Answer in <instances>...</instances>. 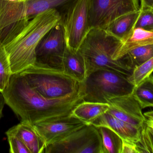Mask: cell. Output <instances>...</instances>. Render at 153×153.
Returning a JSON list of instances; mask_svg holds the SVG:
<instances>
[{"instance_id": "1", "label": "cell", "mask_w": 153, "mask_h": 153, "mask_svg": "<svg viewBox=\"0 0 153 153\" xmlns=\"http://www.w3.org/2000/svg\"><path fill=\"white\" fill-rule=\"evenodd\" d=\"M7 104L21 122L38 123L62 119L72 116L75 107L84 101L83 83L75 92L57 99H47L32 89L20 73L13 74L2 92Z\"/></svg>"}, {"instance_id": "2", "label": "cell", "mask_w": 153, "mask_h": 153, "mask_svg": "<svg viewBox=\"0 0 153 153\" xmlns=\"http://www.w3.org/2000/svg\"><path fill=\"white\" fill-rule=\"evenodd\" d=\"M61 19L59 11L52 9L30 20L15 22L0 31V43L8 55L12 74L20 73L35 64L39 43Z\"/></svg>"}, {"instance_id": "3", "label": "cell", "mask_w": 153, "mask_h": 153, "mask_svg": "<svg viewBox=\"0 0 153 153\" xmlns=\"http://www.w3.org/2000/svg\"><path fill=\"white\" fill-rule=\"evenodd\" d=\"M122 44V40L105 30L98 28L90 29L77 50L84 61L86 77L93 72L101 69L130 76L133 69L123 59H113Z\"/></svg>"}, {"instance_id": "4", "label": "cell", "mask_w": 153, "mask_h": 153, "mask_svg": "<svg viewBox=\"0 0 153 153\" xmlns=\"http://www.w3.org/2000/svg\"><path fill=\"white\" fill-rule=\"evenodd\" d=\"M20 74L32 89L47 99L62 98L77 91L83 83L63 70L36 64Z\"/></svg>"}, {"instance_id": "5", "label": "cell", "mask_w": 153, "mask_h": 153, "mask_svg": "<svg viewBox=\"0 0 153 153\" xmlns=\"http://www.w3.org/2000/svg\"><path fill=\"white\" fill-rule=\"evenodd\" d=\"M128 77L110 70L93 72L83 82L84 101L108 103L111 99L131 94L135 86Z\"/></svg>"}, {"instance_id": "6", "label": "cell", "mask_w": 153, "mask_h": 153, "mask_svg": "<svg viewBox=\"0 0 153 153\" xmlns=\"http://www.w3.org/2000/svg\"><path fill=\"white\" fill-rule=\"evenodd\" d=\"M45 153H103L98 128L85 125L46 147Z\"/></svg>"}, {"instance_id": "7", "label": "cell", "mask_w": 153, "mask_h": 153, "mask_svg": "<svg viewBox=\"0 0 153 153\" xmlns=\"http://www.w3.org/2000/svg\"><path fill=\"white\" fill-rule=\"evenodd\" d=\"M89 0H73L68 5L61 22L64 29L67 46L78 50L90 31Z\"/></svg>"}, {"instance_id": "8", "label": "cell", "mask_w": 153, "mask_h": 153, "mask_svg": "<svg viewBox=\"0 0 153 153\" xmlns=\"http://www.w3.org/2000/svg\"><path fill=\"white\" fill-rule=\"evenodd\" d=\"M139 9L138 0H89V28L104 29L117 18Z\"/></svg>"}, {"instance_id": "9", "label": "cell", "mask_w": 153, "mask_h": 153, "mask_svg": "<svg viewBox=\"0 0 153 153\" xmlns=\"http://www.w3.org/2000/svg\"><path fill=\"white\" fill-rule=\"evenodd\" d=\"M67 47L64 29L61 20L39 43L36 49L35 64L63 70V60Z\"/></svg>"}, {"instance_id": "10", "label": "cell", "mask_w": 153, "mask_h": 153, "mask_svg": "<svg viewBox=\"0 0 153 153\" xmlns=\"http://www.w3.org/2000/svg\"><path fill=\"white\" fill-rule=\"evenodd\" d=\"M87 125L73 116L33 125L46 147Z\"/></svg>"}, {"instance_id": "11", "label": "cell", "mask_w": 153, "mask_h": 153, "mask_svg": "<svg viewBox=\"0 0 153 153\" xmlns=\"http://www.w3.org/2000/svg\"><path fill=\"white\" fill-rule=\"evenodd\" d=\"M108 103L110 107L107 113L137 127L142 128L147 120L132 93L111 99Z\"/></svg>"}, {"instance_id": "12", "label": "cell", "mask_w": 153, "mask_h": 153, "mask_svg": "<svg viewBox=\"0 0 153 153\" xmlns=\"http://www.w3.org/2000/svg\"><path fill=\"white\" fill-rule=\"evenodd\" d=\"M91 125L97 128H108L116 133L122 140L135 143L139 140L142 128L137 127L108 113L98 117Z\"/></svg>"}, {"instance_id": "13", "label": "cell", "mask_w": 153, "mask_h": 153, "mask_svg": "<svg viewBox=\"0 0 153 153\" xmlns=\"http://www.w3.org/2000/svg\"><path fill=\"white\" fill-rule=\"evenodd\" d=\"M6 132L18 136L30 153H45V145L32 125L20 122L19 124L11 128Z\"/></svg>"}, {"instance_id": "14", "label": "cell", "mask_w": 153, "mask_h": 153, "mask_svg": "<svg viewBox=\"0 0 153 153\" xmlns=\"http://www.w3.org/2000/svg\"><path fill=\"white\" fill-rule=\"evenodd\" d=\"M150 45H153V31L135 28L122 42L121 46L113 56V59L119 60L133 49Z\"/></svg>"}, {"instance_id": "15", "label": "cell", "mask_w": 153, "mask_h": 153, "mask_svg": "<svg viewBox=\"0 0 153 153\" xmlns=\"http://www.w3.org/2000/svg\"><path fill=\"white\" fill-rule=\"evenodd\" d=\"M63 70L78 81H84L86 78L85 65L78 50L67 47L63 60Z\"/></svg>"}, {"instance_id": "16", "label": "cell", "mask_w": 153, "mask_h": 153, "mask_svg": "<svg viewBox=\"0 0 153 153\" xmlns=\"http://www.w3.org/2000/svg\"><path fill=\"white\" fill-rule=\"evenodd\" d=\"M110 107L109 103L83 101L74 107L71 115L87 125H91L98 117L107 113Z\"/></svg>"}, {"instance_id": "17", "label": "cell", "mask_w": 153, "mask_h": 153, "mask_svg": "<svg viewBox=\"0 0 153 153\" xmlns=\"http://www.w3.org/2000/svg\"><path fill=\"white\" fill-rule=\"evenodd\" d=\"M139 13L140 9L122 15L110 23L104 30L123 42L134 28Z\"/></svg>"}, {"instance_id": "18", "label": "cell", "mask_w": 153, "mask_h": 153, "mask_svg": "<svg viewBox=\"0 0 153 153\" xmlns=\"http://www.w3.org/2000/svg\"><path fill=\"white\" fill-rule=\"evenodd\" d=\"M73 0H23L24 20L29 21L40 13L68 5Z\"/></svg>"}, {"instance_id": "19", "label": "cell", "mask_w": 153, "mask_h": 153, "mask_svg": "<svg viewBox=\"0 0 153 153\" xmlns=\"http://www.w3.org/2000/svg\"><path fill=\"white\" fill-rule=\"evenodd\" d=\"M132 94L142 109L153 107V75H151L135 86Z\"/></svg>"}, {"instance_id": "20", "label": "cell", "mask_w": 153, "mask_h": 153, "mask_svg": "<svg viewBox=\"0 0 153 153\" xmlns=\"http://www.w3.org/2000/svg\"><path fill=\"white\" fill-rule=\"evenodd\" d=\"M153 57V45L135 48L128 52L120 59H122L130 68L136 67Z\"/></svg>"}, {"instance_id": "21", "label": "cell", "mask_w": 153, "mask_h": 153, "mask_svg": "<svg viewBox=\"0 0 153 153\" xmlns=\"http://www.w3.org/2000/svg\"><path fill=\"white\" fill-rule=\"evenodd\" d=\"M102 138L103 153H121L122 141L120 137L110 128H97Z\"/></svg>"}, {"instance_id": "22", "label": "cell", "mask_w": 153, "mask_h": 153, "mask_svg": "<svg viewBox=\"0 0 153 153\" xmlns=\"http://www.w3.org/2000/svg\"><path fill=\"white\" fill-rule=\"evenodd\" d=\"M12 75L8 55L0 43V91L2 92L7 87Z\"/></svg>"}, {"instance_id": "23", "label": "cell", "mask_w": 153, "mask_h": 153, "mask_svg": "<svg viewBox=\"0 0 153 153\" xmlns=\"http://www.w3.org/2000/svg\"><path fill=\"white\" fill-rule=\"evenodd\" d=\"M153 72V57L133 70L128 80L135 86L150 76Z\"/></svg>"}, {"instance_id": "24", "label": "cell", "mask_w": 153, "mask_h": 153, "mask_svg": "<svg viewBox=\"0 0 153 153\" xmlns=\"http://www.w3.org/2000/svg\"><path fill=\"white\" fill-rule=\"evenodd\" d=\"M136 144L138 153H153V136L146 121L142 127L140 138Z\"/></svg>"}, {"instance_id": "25", "label": "cell", "mask_w": 153, "mask_h": 153, "mask_svg": "<svg viewBox=\"0 0 153 153\" xmlns=\"http://www.w3.org/2000/svg\"><path fill=\"white\" fill-rule=\"evenodd\" d=\"M135 28L153 31V9L140 8V13L135 24Z\"/></svg>"}, {"instance_id": "26", "label": "cell", "mask_w": 153, "mask_h": 153, "mask_svg": "<svg viewBox=\"0 0 153 153\" xmlns=\"http://www.w3.org/2000/svg\"><path fill=\"white\" fill-rule=\"evenodd\" d=\"M5 134L10 146V153H30L27 146L18 136L6 132Z\"/></svg>"}, {"instance_id": "27", "label": "cell", "mask_w": 153, "mask_h": 153, "mask_svg": "<svg viewBox=\"0 0 153 153\" xmlns=\"http://www.w3.org/2000/svg\"><path fill=\"white\" fill-rule=\"evenodd\" d=\"M121 153H138L135 143L122 140Z\"/></svg>"}, {"instance_id": "28", "label": "cell", "mask_w": 153, "mask_h": 153, "mask_svg": "<svg viewBox=\"0 0 153 153\" xmlns=\"http://www.w3.org/2000/svg\"><path fill=\"white\" fill-rule=\"evenodd\" d=\"M140 8H150L153 9V0H141Z\"/></svg>"}, {"instance_id": "29", "label": "cell", "mask_w": 153, "mask_h": 153, "mask_svg": "<svg viewBox=\"0 0 153 153\" xmlns=\"http://www.w3.org/2000/svg\"><path fill=\"white\" fill-rule=\"evenodd\" d=\"M5 104V100L2 93L0 91V119L3 117V110Z\"/></svg>"}, {"instance_id": "30", "label": "cell", "mask_w": 153, "mask_h": 153, "mask_svg": "<svg viewBox=\"0 0 153 153\" xmlns=\"http://www.w3.org/2000/svg\"><path fill=\"white\" fill-rule=\"evenodd\" d=\"M145 117L148 119L153 120V111H148V112H145L144 114Z\"/></svg>"}, {"instance_id": "31", "label": "cell", "mask_w": 153, "mask_h": 153, "mask_svg": "<svg viewBox=\"0 0 153 153\" xmlns=\"http://www.w3.org/2000/svg\"><path fill=\"white\" fill-rule=\"evenodd\" d=\"M149 127H150V130H151V133H152V134L153 136V128H152L151 127L149 126Z\"/></svg>"}, {"instance_id": "32", "label": "cell", "mask_w": 153, "mask_h": 153, "mask_svg": "<svg viewBox=\"0 0 153 153\" xmlns=\"http://www.w3.org/2000/svg\"><path fill=\"white\" fill-rule=\"evenodd\" d=\"M149 120H151V121H152V122H153V120H151V119H149Z\"/></svg>"}]
</instances>
